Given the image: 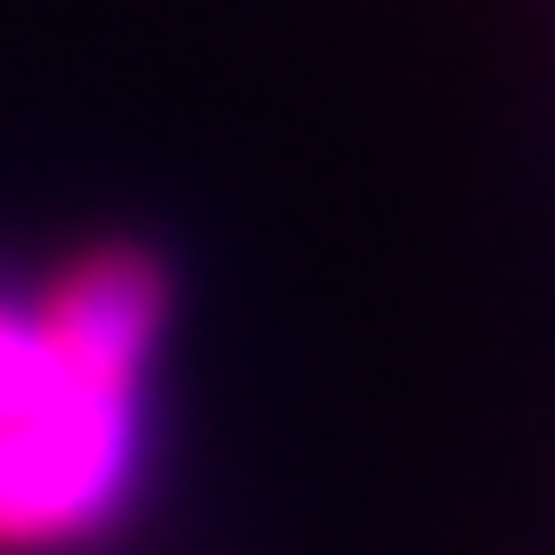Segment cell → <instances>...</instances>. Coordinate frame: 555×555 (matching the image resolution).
Wrapping results in <instances>:
<instances>
[{
	"instance_id": "1",
	"label": "cell",
	"mask_w": 555,
	"mask_h": 555,
	"mask_svg": "<svg viewBox=\"0 0 555 555\" xmlns=\"http://www.w3.org/2000/svg\"><path fill=\"white\" fill-rule=\"evenodd\" d=\"M164 319L147 245H90L41 295H0V547H82L131 506Z\"/></svg>"
}]
</instances>
